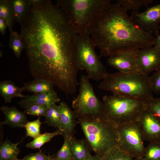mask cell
Masks as SVG:
<instances>
[{"label":"cell","instance_id":"cell-1","mask_svg":"<svg viewBox=\"0 0 160 160\" xmlns=\"http://www.w3.org/2000/svg\"><path fill=\"white\" fill-rule=\"evenodd\" d=\"M30 72L67 94L76 90L77 69L73 53L77 33L60 7L49 0L31 6L21 25Z\"/></svg>","mask_w":160,"mask_h":160},{"label":"cell","instance_id":"cell-2","mask_svg":"<svg viewBox=\"0 0 160 160\" xmlns=\"http://www.w3.org/2000/svg\"><path fill=\"white\" fill-rule=\"evenodd\" d=\"M127 11L117 3H110L92 22L89 31L100 49V57L134 52L154 46L155 37L135 24Z\"/></svg>","mask_w":160,"mask_h":160},{"label":"cell","instance_id":"cell-3","mask_svg":"<svg viewBox=\"0 0 160 160\" xmlns=\"http://www.w3.org/2000/svg\"><path fill=\"white\" fill-rule=\"evenodd\" d=\"M78 120L86 139L95 154L102 158L118 146L117 126L104 115L79 118Z\"/></svg>","mask_w":160,"mask_h":160},{"label":"cell","instance_id":"cell-4","mask_svg":"<svg viewBox=\"0 0 160 160\" xmlns=\"http://www.w3.org/2000/svg\"><path fill=\"white\" fill-rule=\"evenodd\" d=\"M98 88L113 94L123 95L144 101L153 97L150 76L139 71L124 73H108Z\"/></svg>","mask_w":160,"mask_h":160},{"label":"cell","instance_id":"cell-5","mask_svg":"<svg viewBox=\"0 0 160 160\" xmlns=\"http://www.w3.org/2000/svg\"><path fill=\"white\" fill-rule=\"evenodd\" d=\"M56 4L77 34L89 31L97 15L110 0H57Z\"/></svg>","mask_w":160,"mask_h":160},{"label":"cell","instance_id":"cell-6","mask_svg":"<svg viewBox=\"0 0 160 160\" xmlns=\"http://www.w3.org/2000/svg\"><path fill=\"white\" fill-rule=\"evenodd\" d=\"M95 47L89 31L75 36L73 53L77 69L85 70L89 79L98 81L102 80L108 73L101 57L95 51Z\"/></svg>","mask_w":160,"mask_h":160},{"label":"cell","instance_id":"cell-7","mask_svg":"<svg viewBox=\"0 0 160 160\" xmlns=\"http://www.w3.org/2000/svg\"><path fill=\"white\" fill-rule=\"evenodd\" d=\"M103 100L104 115L117 126L138 121L146 110L144 101L121 95H105Z\"/></svg>","mask_w":160,"mask_h":160},{"label":"cell","instance_id":"cell-8","mask_svg":"<svg viewBox=\"0 0 160 160\" xmlns=\"http://www.w3.org/2000/svg\"><path fill=\"white\" fill-rule=\"evenodd\" d=\"M87 76L82 75L79 92L72 106L76 118L92 117L104 115V105L96 95Z\"/></svg>","mask_w":160,"mask_h":160},{"label":"cell","instance_id":"cell-9","mask_svg":"<svg viewBox=\"0 0 160 160\" xmlns=\"http://www.w3.org/2000/svg\"><path fill=\"white\" fill-rule=\"evenodd\" d=\"M117 130L119 149L134 158L143 157L145 140L138 121L117 125Z\"/></svg>","mask_w":160,"mask_h":160},{"label":"cell","instance_id":"cell-10","mask_svg":"<svg viewBox=\"0 0 160 160\" xmlns=\"http://www.w3.org/2000/svg\"><path fill=\"white\" fill-rule=\"evenodd\" d=\"M133 22L144 31L153 35L160 29V3L142 12H132L130 16Z\"/></svg>","mask_w":160,"mask_h":160},{"label":"cell","instance_id":"cell-11","mask_svg":"<svg viewBox=\"0 0 160 160\" xmlns=\"http://www.w3.org/2000/svg\"><path fill=\"white\" fill-rule=\"evenodd\" d=\"M135 53L140 72L148 76L151 72L160 69V50L149 47L137 50Z\"/></svg>","mask_w":160,"mask_h":160},{"label":"cell","instance_id":"cell-12","mask_svg":"<svg viewBox=\"0 0 160 160\" xmlns=\"http://www.w3.org/2000/svg\"><path fill=\"white\" fill-rule=\"evenodd\" d=\"M145 141L160 142V119L146 109L138 121Z\"/></svg>","mask_w":160,"mask_h":160},{"label":"cell","instance_id":"cell-13","mask_svg":"<svg viewBox=\"0 0 160 160\" xmlns=\"http://www.w3.org/2000/svg\"><path fill=\"white\" fill-rule=\"evenodd\" d=\"M107 63L119 72L129 73L139 71L135 52L112 55L109 57Z\"/></svg>","mask_w":160,"mask_h":160},{"label":"cell","instance_id":"cell-14","mask_svg":"<svg viewBox=\"0 0 160 160\" xmlns=\"http://www.w3.org/2000/svg\"><path fill=\"white\" fill-rule=\"evenodd\" d=\"M58 108L62 135L69 137L73 135L76 125L79 122L76 119L73 111L64 102L60 103Z\"/></svg>","mask_w":160,"mask_h":160},{"label":"cell","instance_id":"cell-15","mask_svg":"<svg viewBox=\"0 0 160 160\" xmlns=\"http://www.w3.org/2000/svg\"><path fill=\"white\" fill-rule=\"evenodd\" d=\"M60 99L56 93L33 94L24 95L19 103L20 106L25 109L34 105H43L49 107L59 102Z\"/></svg>","mask_w":160,"mask_h":160},{"label":"cell","instance_id":"cell-16","mask_svg":"<svg viewBox=\"0 0 160 160\" xmlns=\"http://www.w3.org/2000/svg\"><path fill=\"white\" fill-rule=\"evenodd\" d=\"M0 109L5 118L4 121L1 122V124L7 125L13 128H24L28 121L24 112L20 111L15 107L3 105Z\"/></svg>","mask_w":160,"mask_h":160},{"label":"cell","instance_id":"cell-17","mask_svg":"<svg viewBox=\"0 0 160 160\" xmlns=\"http://www.w3.org/2000/svg\"><path fill=\"white\" fill-rule=\"evenodd\" d=\"M68 139L74 160H85L91 155L92 150L86 139L78 140L72 135Z\"/></svg>","mask_w":160,"mask_h":160},{"label":"cell","instance_id":"cell-18","mask_svg":"<svg viewBox=\"0 0 160 160\" xmlns=\"http://www.w3.org/2000/svg\"><path fill=\"white\" fill-rule=\"evenodd\" d=\"M25 90L23 87H20L15 85L10 80L0 82V94L6 103L10 102L14 98L23 97L22 92Z\"/></svg>","mask_w":160,"mask_h":160},{"label":"cell","instance_id":"cell-19","mask_svg":"<svg viewBox=\"0 0 160 160\" xmlns=\"http://www.w3.org/2000/svg\"><path fill=\"white\" fill-rule=\"evenodd\" d=\"M25 90L34 94L47 93L56 92L54 85L50 81L44 79L36 78L34 80L23 83Z\"/></svg>","mask_w":160,"mask_h":160},{"label":"cell","instance_id":"cell-20","mask_svg":"<svg viewBox=\"0 0 160 160\" xmlns=\"http://www.w3.org/2000/svg\"><path fill=\"white\" fill-rule=\"evenodd\" d=\"M15 22L21 26L28 16L31 5L29 0H12Z\"/></svg>","mask_w":160,"mask_h":160},{"label":"cell","instance_id":"cell-21","mask_svg":"<svg viewBox=\"0 0 160 160\" xmlns=\"http://www.w3.org/2000/svg\"><path fill=\"white\" fill-rule=\"evenodd\" d=\"M23 140L13 143L7 139H6L0 147V160H12L17 158L20 151L18 145Z\"/></svg>","mask_w":160,"mask_h":160},{"label":"cell","instance_id":"cell-22","mask_svg":"<svg viewBox=\"0 0 160 160\" xmlns=\"http://www.w3.org/2000/svg\"><path fill=\"white\" fill-rule=\"evenodd\" d=\"M0 18L5 20L10 32L13 30L15 22L12 0H0Z\"/></svg>","mask_w":160,"mask_h":160},{"label":"cell","instance_id":"cell-23","mask_svg":"<svg viewBox=\"0 0 160 160\" xmlns=\"http://www.w3.org/2000/svg\"><path fill=\"white\" fill-rule=\"evenodd\" d=\"M61 132L58 129L52 132H46L40 134L31 142L27 143L26 146L27 148L33 149H40L45 143H47L55 136L62 135Z\"/></svg>","mask_w":160,"mask_h":160},{"label":"cell","instance_id":"cell-24","mask_svg":"<svg viewBox=\"0 0 160 160\" xmlns=\"http://www.w3.org/2000/svg\"><path fill=\"white\" fill-rule=\"evenodd\" d=\"M46 120L44 123L48 126L57 128L60 130V115L58 105L54 104L48 108L44 116Z\"/></svg>","mask_w":160,"mask_h":160},{"label":"cell","instance_id":"cell-25","mask_svg":"<svg viewBox=\"0 0 160 160\" xmlns=\"http://www.w3.org/2000/svg\"><path fill=\"white\" fill-rule=\"evenodd\" d=\"M9 46L17 58L20 57L22 50L25 49L20 34L14 30L10 32Z\"/></svg>","mask_w":160,"mask_h":160},{"label":"cell","instance_id":"cell-26","mask_svg":"<svg viewBox=\"0 0 160 160\" xmlns=\"http://www.w3.org/2000/svg\"><path fill=\"white\" fill-rule=\"evenodd\" d=\"M153 0H117V2L127 10L131 9L134 12H139L140 8L143 6L148 8Z\"/></svg>","mask_w":160,"mask_h":160},{"label":"cell","instance_id":"cell-27","mask_svg":"<svg viewBox=\"0 0 160 160\" xmlns=\"http://www.w3.org/2000/svg\"><path fill=\"white\" fill-rule=\"evenodd\" d=\"M144 160H160V142L149 143L145 147Z\"/></svg>","mask_w":160,"mask_h":160},{"label":"cell","instance_id":"cell-28","mask_svg":"<svg viewBox=\"0 0 160 160\" xmlns=\"http://www.w3.org/2000/svg\"><path fill=\"white\" fill-rule=\"evenodd\" d=\"M134 158L120 150L116 146L108 152L101 160H132Z\"/></svg>","mask_w":160,"mask_h":160},{"label":"cell","instance_id":"cell-29","mask_svg":"<svg viewBox=\"0 0 160 160\" xmlns=\"http://www.w3.org/2000/svg\"><path fill=\"white\" fill-rule=\"evenodd\" d=\"M64 137L63 145L55 154V160H74L70 146L69 137L65 136Z\"/></svg>","mask_w":160,"mask_h":160},{"label":"cell","instance_id":"cell-30","mask_svg":"<svg viewBox=\"0 0 160 160\" xmlns=\"http://www.w3.org/2000/svg\"><path fill=\"white\" fill-rule=\"evenodd\" d=\"M41 124L40 117L36 120L27 122L24 127L26 130V137H30L35 138L39 135L41 134L40 127Z\"/></svg>","mask_w":160,"mask_h":160},{"label":"cell","instance_id":"cell-31","mask_svg":"<svg viewBox=\"0 0 160 160\" xmlns=\"http://www.w3.org/2000/svg\"><path fill=\"white\" fill-rule=\"evenodd\" d=\"M144 102L146 109L160 119V97H153Z\"/></svg>","mask_w":160,"mask_h":160},{"label":"cell","instance_id":"cell-32","mask_svg":"<svg viewBox=\"0 0 160 160\" xmlns=\"http://www.w3.org/2000/svg\"><path fill=\"white\" fill-rule=\"evenodd\" d=\"M48 108L45 105H34L25 109L24 112L26 115L44 116Z\"/></svg>","mask_w":160,"mask_h":160},{"label":"cell","instance_id":"cell-33","mask_svg":"<svg viewBox=\"0 0 160 160\" xmlns=\"http://www.w3.org/2000/svg\"><path fill=\"white\" fill-rule=\"evenodd\" d=\"M20 160H55V155H47L40 151L27 155Z\"/></svg>","mask_w":160,"mask_h":160},{"label":"cell","instance_id":"cell-34","mask_svg":"<svg viewBox=\"0 0 160 160\" xmlns=\"http://www.w3.org/2000/svg\"><path fill=\"white\" fill-rule=\"evenodd\" d=\"M150 78L153 92L160 95V69Z\"/></svg>","mask_w":160,"mask_h":160},{"label":"cell","instance_id":"cell-35","mask_svg":"<svg viewBox=\"0 0 160 160\" xmlns=\"http://www.w3.org/2000/svg\"><path fill=\"white\" fill-rule=\"evenodd\" d=\"M7 27V25L5 20L0 18V32L2 35L5 34Z\"/></svg>","mask_w":160,"mask_h":160},{"label":"cell","instance_id":"cell-36","mask_svg":"<svg viewBox=\"0 0 160 160\" xmlns=\"http://www.w3.org/2000/svg\"><path fill=\"white\" fill-rule=\"evenodd\" d=\"M155 36L156 37L153 47L160 50V33H159Z\"/></svg>","mask_w":160,"mask_h":160},{"label":"cell","instance_id":"cell-37","mask_svg":"<svg viewBox=\"0 0 160 160\" xmlns=\"http://www.w3.org/2000/svg\"><path fill=\"white\" fill-rule=\"evenodd\" d=\"M85 160H101V158L100 156L95 155H90Z\"/></svg>","mask_w":160,"mask_h":160},{"label":"cell","instance_id":"cell-38","mask_svg":"<svg viewBox=\"0 0 160 160\" xmlns=\"http://www.w3.org/2000/svg\"><path fill=\"white\" fill-rule=\"evenodd\" d=\"M134 160H144L143 157L135 158Z\"/></svg>","mask_w":160,"mask_h":160},{"label":"cell","instance_id":"cell-39","mask_svg":"<svg viewBox=\"0 0 160 160\" xmlns=\"http://www.w3.org/2000/svg\"><path fill=\"white\" fill-rule=\"evenodd\" d=\"M12 160H20V159H18L17 158V159H15Z\"/></svg>","mask_w":160,"mask_h":160}]
</instances>
